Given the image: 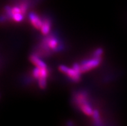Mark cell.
Masks as SVG:
<instances>
[{"label":"cell","mask_w":127,"mask_h":126,"mask_svg":"<svg viewBox=\"0 0 127 126\" xmlns=\"http://www.w3.org/2000/svg\"><path fill=\"white\" fill-rule=\"evenodd\" d=\"M32 76L38 82L39 88L44 89L47 88V79L49 76L48 67H35L32 71Z\"/></svg>","instance_id":"cell-5"},{"label":"cell","mask_w":127,"mask_h":126,"mask_svg":"<svg viewBox=\"0 0 127 126\" xmlns=\"http://www.w3.org/2000/svg\"><path fill=\"white\" fill-rule=\"evenodd\" d=\"M28 10L27 3L23 2L18 6L12 7L6 6L5 8V13L8 15V17L12 18L13 21L16 23L22 21L24 18V15Z\"/></svg>","instance_id":"cell-4"},{"label":"cell","mask_w":127,"mask_h":126,"mask_svg":"<svg viewBox=\"0 0 127 126\" xmlns=\"http://www.w3.org/2000/svg\"><path fill=\"white\" fill-rule=\"evenodd\" d=\"M41 43L39 46V53L42 55H48L49 53L54 51H60L61 49L60 40L54 35H47Z\"/></svg>","instance_id":"cell-1"},{"label":"cell","mask_w":127,"mask_h":126,"mask_svg":"<svg viewBox=\"0 0 127 126\" xmlns=\"http://www.w3.org/2000/svg\"><path fill=\"white\" fill-rule=\"evenodd\" d=\"M103 54V50L102 48H97L95 50L92 54V57L86 59L81 63H79L81 72L83 74L97 67L101 62Z\"/></svg>","instance_id":"cell-3"},{"label":"cell","mask_w":127,"mask_h":126,"mask_svg":"<svg viewBox=\"0 0 127 126\" xmlns=\"http://www.w3.org/2000/svg\"><path fill=\"white\" fill-rule=\"evenodd\" d=\"M93 118V121L94 123L97 125L101 124V117H100V114L97 110H94L93 112V114L91 116Z\"/></svg>","instance_id":"cell-10"},{"label":"cell","mask_w":127,"mask_h":126,"mask_svg":"<svg viewBox=\"0 0 127 126\" xmlns=\"http://www.w3.org/2000/svg\"><path fill=\"white\" fill-rule=\"evenodd\" d=\"M30 61L35 66V67H46L47 66V64H45V62L40 59L39 55L35 54V53H34L30 56Z\"/></svg>","instance_id":"cell-9"},{"label":"cell","mask_w":127,"mask_h":126,"mask_svg":"<svg viewBox=\"0 0 127 126\" xmlns=\"http://www.w3.org/2000/svg\"><path fill=\"white\" fill-rule=\"evenodd\" d=\"M59 70L62 74L66 75L72 81L74 82H79L81 79V75L82 73L79 69V64L76 63L72 68H69L64 65H60L59 66Z\"/></svg>","instance_id":"cell-6"},{"label":"cell","mask_w":127,"mask_h":126,"mask_svg":"<svg viewBox=\"0 0 127 126\" xmlns=\"http://www.w3.org/2000/svg\"><path fill=\"white\" fill-rule=\"evenodd\" d=\"M52 23L48 18H44L43 23L42 25L41 28H40L41 33L44 35H47L50 34V32L51 30Z\"/></svg>","instance_id":"cell-8"},{"label":"cell","mask_w":127,"mask_h":126,"mask_svg":"<svg viewBox=\"0 0 127 126\" xmlns=\"http://www.w3.org/2000/svg\"><path fill=\"white\" fill-rule=\"evenodd\" d=\"M74 102L84 115L91 117L93 114L94 109L89 102L88 94L85 91H81L76 92L74 95Z\"/></svg>","instance_id":"cell-2"},{"label":"cell","mask_w":127,"mask_h":126,"mask_svg":"<svg viewBox=\"0 0 127 126\" xmlns=\"http://www.w3.org/2000/svg\"><path fill=\"white\" fill-rule=\"evenodd\" d=\"M43 19H42L36 13L32 12L29 14V21L31 22V25L34 28L37 30H40L41 28L43 23Z\"/></svg>","instance_id":"cell-7"}]
</instances>
